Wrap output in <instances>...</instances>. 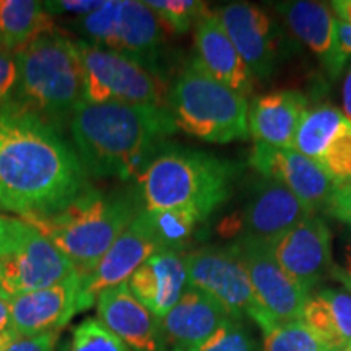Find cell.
Instances as JSON below:
<instances>
[{
    "instance_id": "cell-24",
    "label": "cell",
    "mask_w": 351,
    "mask_h": 351,
    "mask_svg": "<svg viewBox=\"0 0 351 351\" xmlns=\"http://www.w3.org/2000/svg\"><path fill=\"white\" fill-rule=\"evenodd\" d=\"M56 32L54 21L41 2L0 0V46L19 54L43 34Z\"/></svg>"
},
{
    "instance_id": "cell-20",
    "label": "cell",
    "mask_w": 351,
    "mask_h": 351,
    "mask_svg": "<svg viewBox=\"0 0 351 351\" xmlns=\"http://www.w3.org/2000/svg\"><path fill=\"white\" fill-rule=\"evenodd\" d=\"M194 41L195 56L192 59L208 75L244 98L254 93L256 78L219 23L217 13L208 10L197 21Z\"/></svg>"
},
{
    "instance_id": "cell-6",
    "label": "cell",
    "mask_w": 351,
    "mask_h": 351,
    "mask_svg": "<svg viewBox=\"0 0 351 351\" xmlns=\"http://www.w3.org/2000/svg\"><path fill=\"white\" fill-rule=\"evenodd\" d=\"M169 109L178 129L210 143H230L249 135L244 96L208 75L194 59L176 78Z\"/></svg>"
},
{
    "instance_id": "cell-47",
    "label": "cell",
    "mask_w": 351,
    "mask_h": 351,
    "mask_svg": "<svg viewBox=\"0 0 351 351\" xmlns=\"http://www.w3.org/2000/svg\"><path fill=\"white\" fill-rule=\"evenodd\" d=\"M0 51H3V49H2V46H0Z\"/></svg>"
},
{
    "instance_id": "cell-27",
    "label": "cell",
    "mask_w": 351,
    "mask_h": 351,
    "mask_svg": "<svg viewBox=\"0 0 351 351\" xmlns=\"http://www.w3.org/2000/svg\"><path fill=\"white\" fill-rule=\"evenodd\" d=\"M262 351H330L302 320L278 322L263 332Z\"/></svg>"
},
{
    "instance_id": "cell-17",
    "label": "cell",
    "mask_w": 351,
    "mask_h": 351,
    "mask_svg": "<svg viewBox=\"0 0 351 351\" xmlns=\"http://www.w3.org/2000/svg\"><path fill=\"white\" fill-rule=\"evenodd\" d=\"M99 322L117 335L132 351H166L161 319L135 300L129 285L103 291L96 300Z\"/></svg>"
},
{
    "instance_id": "cell-26",
    "label": "cell",
    "mask_w": 351,
    "mask_h": 351,
    "mask_svg": "<svg viewBox=\"0 0 351 351\" xmlns=\"http://www.w3.org/2000/svg\"><path fill=\"white\" fill-rule=\"evenodd\" d=\"M142 212L163 251L182 252V249L191 243L197 225L204 221V218L192 208H142Z\"/></svg>"
},
{
    "instance_id": "cell-44",
    "label": "cell",
    "mask_w": 351,
    "mask_h": 351,
    "mask_svg": "<svg viewBox=\"0 0 351 351\" xmlns=\"http://www.w3.org/2000/svg\"><path fill=\"white\" fill-rule=\"evenodd\" d=\"M340 351H351V341H350V343H346Z\"/></svg>"
},
{
    "instance_id": "cell-16",
    "label": "cell",
    "mask_w": 351,
    "mask_h": 351,
    "mask_svg": "<svg viewBox=\"0 0 351 351\" xmlns=\"http://www.w3.org/2000/svg\"><path fill=\"white\" fill-rule=\"evenodd\" d=\"M276 262L311 291L332 269V232L322 218L311 215L271 245Z\"/></svg>"
},
{
    "instance_id": "cell-41",
    "label": "cell",
    "mask_w": 351,
    "mask_h": 351,
    "mask_svg": "<svg viewBox=\"0 0 351 351\" xmlns=\"http://www.w3.org/2000/svg\"><path fill=\"white\" fill-rule=\"evenodd\" d=\"M332 12L337 13L340 21L351 25V0H335L330 3Z\"/></svg>"
},
{
    "instance_id": "cell-23",
    "label": "cell",
    "mask_w": 351,
    "mask_h": 351,
    "mask_svg": "<svg viewBox=\"0 0 351 351\" xmlns=\"http://www.w3.org/2000/svg\"><path fill=\"white\" fill-rule=\"evenodd\" d=\"M306 114L307 99L300 91L287 90L258 96L249 106V134L257 143L293 148Z\"/></svg>"
},
{
    "instance_id": "cell-4",
    "label": "cell",
    "mask_w": 351,
    "mask_h": 351,
    "mask_svg": "<svg viewBox=\"0 0 351 351\" xmlns=\"http://www.w3.org/2000/svg\"><path fill=\"white\" fill-rule=\"evenodd\" d=\"M140 210L125 197L88 187L62 208L20 219L46 236L80 274L90 271Z\"/></svg>"
},
{
    "instance_id": "cell-13",
    "label": "cell",
    "mask_w": 351,
    "mask_h": 351,
    "mask_svg": "<svg viewBox=\"0 0 351 351\" xmlns=\"http://www.w3.org/2000/svg\"><path fill=\"white\" fill-rule=\"evenodd\" d=\"M249 165L267 181L287 187L313 213L327 210L337 189V182L317 161L291 148H276L256 142L249 155Z\"/></svg>"
},
{
    "instance_id": "cell-1",
    "label": "cell",
    "mask_w": 351,
    "mask_h": 351,
    "mask_svg": "<svg viewBox=\"0 0 351 351\" xmlns=\"http://www.w3.org/2000/svg\"><path fill=\"white\" fill-rule=\"evenodd\" d=\"M86 176L59 130L19 101L0 106V210L56 212L90 187Z\"/></svg>"
},
{
    "instance_id": "cell-11",
    "label": "cell",
    "mask_w": 351,
    "mask_h": 351,
    "mask_svg": "<svg viewBox=\"0 0 351 351\" xmlns=\"http://www.w3.org/2000/svg\"><path fill=\"white\" fill-rule=\"evenodd\" d=\"M243 262L258 302L276 322L301 320L309 291L282 269L271 251V244L241 236L231 245Z\"/></svg>"
},
{
    "instance_id": "cell-28",
    "label": "cell",
    "mask_w": 351,
    "mask_h": 351,
    "mask_svg": "<svg viewBox=\"0 0 351 351\" xmlns=\"http://www.w3.org/2000/svg\"><path fill=\"white\" fill-rule=\"evenodd\" d=\"M148 8L160 19L161 25L174 33H186L208 12L204 2L197 0H148Z\"/></svg>"
},
{
    "instance_id": "cell-37",
    "label": "cell",
    "mask_w": 351,
    "mask_h": 351,
    "mask_svg": "<svg viewBox=\"0 0 351 351\" xmlns=\"http://www.w3.org/2000/svg\"><path fill=\"white\" fill-rule=\"evenodd\" d=\"M327 212L332 217L339 218L340 221L351 226V181L337 184V189L333 192Z\"/></svg>"
},
{
    "instance_id": "cell-18",
    "label": "cell",
    "mask_w": 351,
    "mask_h": 351,
    "mask_svg": "<svg viewBox=\"0 0 351 351\" xmlns=\"http://www.w3.org/2000/svg\"><path fill=\"white\" fill-rule=\"evenodd\" d=\"M276 12L287 21L291 33L309 47L320 65L332 78L343 72L346 57L341 51L337 34V19L332 8L322 2L293 0L275 3Z\"/></svg>"
},
{
    "instance_id": "cell-38",
    "label": "cell",
    "mask_w": 351,
    "mask_h": 351,
    "mask_svg": "<svg viewBox=\"0 0 351 351\" xmlns=\"http://www.w3.org/2000/svg\"><path fill=\"white\" fill-rule=\"evenodd\" d=\"M13 225H15V218L0 215V261L7 256L8 249L12 245Z\"/></svg>"
},
{
    "instance_id": "cell-36",
    "label": "cell",
    "mask_w": 351,
    "mask_h": 351,
    "mask_svg": "<svg viewBox=\"0 0 351 351\" xmlns=\"http://www.w3.org/2000/svg\"><path fill=\"white\" fill-rule=\"evenodd\" d=\"M106 0H54V2H44L43 5L49 13H73L80 19L99 10Z\"/></svg>"
},
{
    "instance_id": "cell-40",
    "label": "cell",
    "mask_w": 351,
    "mask_h": 351,
    "mask_svg": "<svg viewBox=\"0 0 351 351\" xmlns=\"http://www.w3.org/2000/svg\"><path fill=\"white\" fill-rule=\"evenodd\" d=\"M337 34H339V43L343 54L346 57L351 56V25L337 20Z\"/></svg>"
},
{
    "instance_id": "cell-30",
    "label": "cell",
    "mask_w": 351,
    "mask_h": 351,
    "mask_svg": "<svg viewBox=\"0 0 351 351\" xmlns=\"http://www.w3.org/2000/svg\"><path fill=\"white\" fill-rule=\"evenodd\" d=\"M301 320L314 335H317L330 348V351H340L346 345L337 330L330 307L319 295L309 296V300L306 301Z\"/></svg>"
},
{
    "instance_id": "cell-46",
    "label": "cell",
    "mask_w": 351,
    "mask_h": 351,
    "mask_svg": "<svg viewBox=\"0 0 351 351\" xmlns=\"http://www.w3.org/2000/svg\"><path fill=\"white\" fill-rule=\"evenodd\" d=\"M166 351H186V350H181V348H169V350H166Z\"/></svg>"
},
{
    "instance_id": "cell-3",
    "label": "cell",
    "mask_w": 351,
    "mask_h": 351,
    "mask_svg": "<svg viewBox=\"0 0 351 351\" xmlns=\"http://www.w3.org/2000/svg\"><path fill=\"white\" fill-rule=\"evenodd\" d=\"M236 166L191 148H166L137 176L143 210L192 208L207 218L230 197Z\"/></svg>"
},
{
    "instance_id": "cell-14",
    "label": "cell",
    "mask_w": 351,
    "mask_h": 351,
    "mask_svg": "<svg viewBox=\"0 0 351 351\" xmlns=\"http://www.w3.org/2000/svg\"><path fill=\"white\" fill-rule=\"evenodd\" d=\"M215 13L254 78L265 80L274 75L282 46L270 16L261 7L247 2L228 3Z\"/></svg>"
},
{
    "instance_id": "cell-12",
    "label": "cell",
    "mask_w": 351,
    "mask_h": 351,
    "mask_svg": "<svg viewBox=\"0 0 351 351\" xmlns=\"http://www.w3.org/2000/svg\"><path fill=\"white\" fill-rule=\"evenodd\" d=\"M158 252H163V247L158 243L147 218L140 210L134 221L125 228V231L93 269L86 274H80L78 313L90 309L103 291L129 282L132 274Z\"/></svg>"
},
{
    "instance_id": "cell-33",
    "label": "cell",
    "mask_w": 351,
    "mask_h": 351,
    "mask_svg": "<svg viewBox=\"0 0 351 351\" xmlns=\"http://www.w3.org/2000/svg\"><path fill=\"white\" fill-rule=\"evenodd\" d=\"M317 295L327 302L335 320L337 330L345 343L351 341V293L346 289L324 288Z\"/></svg>"
},
{
    "instance_id": "cell-43",
    "label": "cell",
    "mask_w": 351,
    "mask_h": 351,
    "mask_svg": "<svg viewBox=\"0 0 351 351\" xmlns=\"http://www.w3.org/2000/svg\"><path fill=\"white\" fill-rule=\"evenodd\" d=\"M330 275L337 280V282H340L341 285H343L346 291L351 293V274L350 271L341 269V267H332Z\"/></svg>"
},
{
    "instance_id": "cell-29",
    "label": "cell",
    "mask_w": 351,
    "mask_h": 351,
    "mask_svg": "<svg viewBox=\"0 0 351 351\" xmlns=\"http://www.w3.org/2000/svg\"><path fill=\"white\" fill-rule=\"evenodd\" d=\"M64 351H132L99 320L86 319L72 330Z\"/></svg>"
},
{
    "instance_id": "cell-32",
    "label": "cell",
    "mask_w": 351,
    "mask_h": 351,
    "mask_svg": "<svg viewBox=\"0 0 351 351\" xmlns=\"http://www.w3.org/2000/svg\"><path fill=\"white\" fill-rule=\"evenodd\" d=\"M191 351H257V341L244 320L228 319L208 340Z\"/></svg>"
},
{
    "instance_id": "cell-7",
    "label": "cell",
    "mask_w": 351,
    "mask_h": 351,
    "mask_svg": "<svg viewBox=\"0 0 351 351\" xmlns=\"http://www.w3.org/2000/svg\"><path fill=\"white\" fill-rule=\"evenodd\" d=\"M83 67L85 103H124L169 108L168 83L160 72L85 39L75 41Z\"/></svg>"
},
{
    "instance_id": "cell-42",
    "label": "cell",
    "mask_w": 351,
    "mask_h": 351,
    "mask_svg": "<svg viewBox=\"0 0 351 351\" xmlns=\"http://www.w3.org/2000/svg\"><path fill=\"white\" fill-rule=\"evenodd\" d=\"M343 116L351 124V64L343 82Z\"/></svg>"
},
{
    "instance_id": "cell-45",
    "label": "cell",
    "mask_w": 351,
    "mask_h": 351,
    "mask_svg": "<svg viewBox=\"0 0 351 351\" xmlns=\"http://www.w3.org/2000/svg\"><path fill=\"white\" fill-rule=\"evenodd\" d=\"M348 263H350V269H345V270L350 271V274H351V249H350V254H348Z\"/></svg>"
},
{
    "instance_id": "cell-22",
    "label": "cell",
    "mask_w": 351,
    "mask_h": 351,
    "mask_svg": "<svg viewBox=\"0 0 351 351\" xmlns=\"http://www.w3.org/2000/svg\"><path fill=\"white\" fill-rule=\"evenodd\" d=\"M228 319H232L217 300L187 287L173 309L161 319L166 343L191 351L208 340Z\"/></svg>"
},
{
    "instance_id": "cell-2",
    "label": "cell",
    "mask_w": 351,
    "mask_h": 351,
    "mask_svg": "<svg viewBox=\"0 0 351 351\" xmlns=\"http://www.w3.org/2000/svg\"><path fill=\"white\" fill-rule=\"evenodd\" d=\"M176 127L169 108L82 101L70 121L88 176L129 179L158 155Z\"/></svg>"
},
{
    "instance_id": "cell-15",
    "label": "cell",
    "mask_w": 351,
    "mask_h": 351,
    "mask_svg": "<svg viewBox=\"0 0 351 351\" xmlns=\"http://www.w3.org/2000/svg\"><path fill=\"white\" fill-rule=\"evenodd\" d=\"M82 275L75 271L64 282L8 300L13 330L20 337L60 332L78 314Z\"/></svg>"
},
{
    "instance_id": "cell-35",
    "label": "cell",
    "mask_w": 351,
    "mask_h": 351,
    "mask_svg": "<svg viewBox=\"0 0 351 351\" xmlns=\"http://www.w3.org/2000/svg\"><path fill=\"white\" fill-rule=\"evenodd\" d=\"M60 332L43 333L34 337L16 335L3 351H56Z\"/></svg>"
},
{
    "instance_id": "cell-9",
    "label": "cell",
    "mask_w": 351,
    "mask_h": 351,
    "mask_svg": "<svg viewBox=\"0 0 351 351\" xmlns=\"http://www.w3.org/2000/svg\"><path fill=\"white\" fill-rule=\"evenodd\" d=\"M189 287L217 300L232 319H252L262 333L278 324L258 302L243 262L230 247H205L186 254Z\"/></svg>"
},
{
    "instance_id": "cell-34",
    "label": "cell",
    "mask_w": 351,
    "mask_h": 351,
    "mask_svg": "<svg viewBox=\"0 0 351 351\" xmlns=\"http://www.w3.org/2000/svg\"><path fill=\"white\" fill-rule=\"evenodd\" d=\"M19 85V67L15 54L0 51V106L15 98Z\"/></svg>"
},
{
    "instance_id": "cell-10",
    "label": "cell",
    "mask_w": 351,
    "mask_h": 351,
    "mask_svg": "<svg viewBox=\"0 0 351 351\" xmlns=\"http://www.w3.org/2000/svg\"><path fill=\"white\" fill-rule=\"evenodd\" d=\"M77 271L65 257L36 228L15 218L13 239L7 256L0 261V295L7 300L49 288Z\"/></svg>"
},
{
    "instance_id": "cell-25",
    "label": "cell",
    "mask_w": 351,
    "mask_h": 351,
    "mask_svg": "<svg viewBox=\"0 0 351 351\" xmlns=\"http://www.w3.org/2000/svg\"><path fill=\"white\" fill-rule=\"evenodd\" d=\"M343 121V112L330 104H322V106L311 109L296 132L291 150L319 163Z\"/></svg>"
},
{
    "instance_id": "cell-39",
    "label": "cell",
    "mask_w": 351,
    "mask_h": 351,
    "mask_svg": "<svg viewBox=\"0 0 351 351\" xmlns=\"http://www.w3.org/2000/svg\"><path fill=\"white\" fill-rule=\"evenodd\" d=\"M13 330L12 319H10V306H8V300L0 295V339L5 337L7 333Z\"/></svg>"
},
{
    "instance_id": "cell-21",
    "label": "cell",
    "mask_w": 351,
    "mask_h": 351,
    "mask_svg": "<svg viewBox=\"0 0 351 351\" xmlns=\"http://www.w3.org/2000/svg\"><path fill=\"white\" fill-rule=\"evenodd\" d=\"M135 300L156 317L163 319L189 287L186 254L163 251L142 263L129 278Z\"/></svg>"
},
{
    "instance_id": "cell-19",
    "label": "cell",
    "mask_w": 351,
    "mask_h": 351,
    "mask_svg": "<svg viewBox=\"0 0 351 351\" xmlns=\"http://www.w3.org/2000/svg\"><path fill=\"white\" fill-rule=\"evenodd\" d=\"M315 215L282 184L263 181L239 215L243 236L274 245L302 219Z\"/></svg>"
},
{
    "instance_id": "cell-8",
    "label": "cell",
    "mask_w": 351,
    "mask_h": 351,
    "mask_svg": "<svg viewBox=\"0 0 351 351\" xmlns=\"http://www.w3.org/2000/svg\"><path fill=\"white\" fill-rule=\"evenodd\" d=\"M77 26L86 43L155 70L163 44V25L145 2L106 0L99 10L78 19Z\"/></svg>"
},
{
    "instance_id": "cell-5",
    "label": "cell",
    "mask_w": 351,
    "mask_h": 351,
    "mask_svg": "<svg viewBox=\"0 0 351 351\" xmlns=\"http://www.w3.org/2000/svg\"><path fill=\"white\" fill-rule=\"evenodd\" d=\"M15 101L60 130L83 101V67L75 41L60 32L34 39L15 54Z\"/></svg>"
},
{
    "instance_id": "cell-31",
    "label": "cell",
    "mask_w": 351,
    "mask_h": 351,
    "mask_svg": "<svg viewBox=\"0 0 351 351\" xmlns=\"http://www.w3.org/2000/svg\"><path fill=\"white\" fill-rule=\"evenodd\" d=\"M319 165L337 184L351 181V124L346 119L330 140Z\"/></svg>"
}]
</instances>
